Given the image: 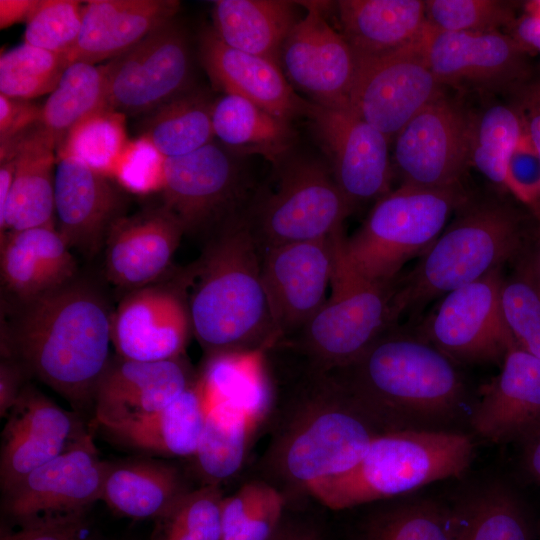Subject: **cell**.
Segmentation results:
<instances>
[{
  "label": "cell",
  "mask_w": 540,
  "mask_h": 540,
  "mask_svg": "<svg viewBox=\"0 0 540 540\" xmlns=\"http://www.w3.org/2000/svg\"><path fill=\"white\" fill-rule=\"evenodd\" d=\"M42 107L0 93V147H4L41 124Z\"/></svg>",
  "instance_id": "53"
},
{
  "label": "cell",
  "mask_w": 540,
  "mask_h": 540,
  "mask_svg": "<svg viewBox=\"0 0 540 540\" xmlns=\"http://www.w3.org/2000/svg\"><path fill=\"white\" fill-rule=\"evenodd\" d=\"M286 510L283 495L272 485L251 477L223 498L220 540H268Z\"/></svg>",
  "instance_id": "41"
},
{
  "label": "cell",
  "mask_w": 540,
  "mask_h": 540,
  "mask_svg": "<svg viewBox=\"0 0 540 540\" xmlns=\"http://www.w3.org/2000/svg\"><path fill=\"white\" fill-rule=\"evenodd\" d=\"M295 381L273 388L270 438L252 476L276 488L286 505L309 500L313 484L353 468L384 433L331 372L301 360Z\"/></svg>",
  "instance_id": "1"
},
{
  "label": "cell",
  "mask_w": 540,
  "mask_h": 540,
  "mask_svg": "<svg viewBox=\"0 0 540 540\" xmlns=\"http://www.w3.org/2000/svg\"><path fill=\"white\" fill-rule=\"evenodd\" d=\"M14 153L16 170L0 236L40 226H55L56 145L41 124L0 148V159Z\"/></svg>",
  "instance_id": "29"
},
{
  "label": "cell",
  "mask_w": 540,
  "mask_h": 540,
  "mask_svg": "<svg viewBox=\"0 0 540 540\" xmlns=\"http://www.w3.org/2000/svg\"><path fill=\"white\" fill-rule=\"evenodd\" d=\"M206 415L198 372L196 381L165 408L104 431L133 450L164 458L189 459L198 446Z\"/></svg>",
  "instance_id": "32"
},
{
  "label": "cell",
  "mask_w": 540,
  "mask_h": 540,
  "mask_svg": "<svg viewBox=\"0 0 540 540\" xmlns=\"http://www.w3.org/2000/svg\"><path fill=\"white\" fill-rule=\"evenodd\" d=\"M184 234L180 220L164 205L122 216L103 248L106 278L129 292L156 284L170 268Z\"/></svg>",
  "instance_id": "24"
},
{
  "label": "cell",
  "mask_w": 540,
  "mask_h": 540,
  "mask_svg": "<svg viewBox=\"0 0 540 540\" xmlns=\"http://www.w3.org/2000/svg\"><path fill=\"white\" fill-rule=\"evenodd\" d=\"M442 87L414 42L388 53L356 56L348 106L390 141L443 95Z\"/></svg>",
  "instance_id": "13"
},
{
  "label": "cell",
  "mask_w": 540,
  "mask_h": 540,
  "mask_svg": "<svg viewBox=\"0 0 540 540\" xmlns=\"http://www.w3.org/2000/svg\"><path fill=\"white\" fill-rule=\"evenodd\" d=\"M214 137L240 155H260L274 165L293 147L295 131L291 122L268 113L251 101L224 94L212 106Z\"/></svg>",
  "instance_id": "36"
},
{
  "label": "cell",
  "mask_w": 540,
  "mask_h": 540,
  "mask_svg": "<svg viewBox=\"0 0 540 540\" xmlns=\"http://www.w3.org/2000/svg\"><path fill=\"white\" fill-rule=\"evenodd\" d=\"M328 154L333 177L352 209L389 193V140L348 105L325 107L312 102L307 114Z\"/></svg>",
  "instance_id": "18"
},
{
  "label": "cell",
  "mask_w": 540,
  "mask_h": 540,
  "mask_svg": "<svg viewBox=\"0 0 540 540\" xmlns=\"http://www.w3.org/2000/svg\"><path fill=\"white\" fill-rule=\"evenodd\" d=\"M83 6L75 0H38L26 20L24 43L68 56L79 37Z\"/></svg>",
  "instance_id": "48"
},
{
  "label": "cell",
  "mask_w": 540,
  "mask_h": 540,
  "mask_svg": "<svg viewBox=\"0 0 540 540\" xmlns=\"http://www.w3.org/2000/svg\"><path fill=\"white\" fill-rule=\"evenodd\" d=\"M515 4L499 0H425L426 23L440 31L485 33L511 28Z\"/></svg>",
  "instance_id": "47"
},
{
  "label": "cell",
  "mask_w": 540,
  "mask_h": 540,
  "mask_svg": "<svg viewBox=\"0 0 540 540\" xmlns=\"http://www.w3.org/2000/svg\"><path fill=\"white\" fill-rule=\"evenodd\" d=\"M328 372L384 433L447 430L466 401V386L455 362L397 325L352 363Z\"/></svg>",
  "instance_id": "4"
},
{
  "label": "cell",
  "mask_w": 540,
  "mask_h": 540,
  "mask_svg": "<svg viewBox=\"0 0 540 540\" xmlns=\"http://www.w3.org/2000/svg\"><path fill=\"white\" fill-rule=\"evenodd\" d=\"M106 107L150 114L191 89L192 59L183 28L172 20L105 64Z\"/></svg>",
  "instance_id": "12"
},
{
  "label": "cell",
  "mask_w": 540,
  "mask_h": 540,
  "mask_svg": "<svg viewBox=\"0 0 540 540\" xmlns=\"http://www.w3.org/2000/svg\"><path fill=\"white\" fill-rule=\"evenodd\" d=\"M261 261L245 210L210 235L200 257L177 277L192 334L206 357L268 350L277 343Z\"/></svg>",
  "instance_id": "3"
},
{
  "label": "cell",
  "mask_w": 540,
  "mask_h": 540,
  "mask_svg": "<svg viewBox=\"0 0 540 540\" xmlns=\"http://www.w3.org/2000/svg\"><path fill=\"white\" fill-rule=\"evenodd\" d=\"M451 510L457 540H532L519 501L502 484L475 490Z\"/></svg>",
  "instance_id": "39"
},
{
  "label": "cell",
  "mask_w": 540,
  "mask_h": 540,
  "mask_svg": "<svg viewBox=\"0 0 540 540\" xmlns=\"http://www.w3.org/2000/svg\"><path fill=\"white\" fill-rule=\"evenodd\" d=\"M298 2L218 0L213 30L228 46L280 64L283 44L298 22Z\"/></svg>",
  "instance_id": "33"
},
{
  "label": "cell",
  "mask_w": 540,
  "mask_h": 540,
  "mask_svg": "<svg viewBox=\"0 0 540 540\" xmlns=\"http://www.w3.org/2000/svg\"><path fill=\"white\" fill-rule=\"evenodd\" d=\"M336 8L341 34L356 56L406 47L426 26L422 0H341Z\"/></svg>",
  "instance_id": "31"
},
{
  "label": "cell",
  "mask_w": 540,
  "mask_h": 540,
  "mask_svg": "<svg viewBox=\"0 0 540 540\" xmlns=\"http://www.w3.org/2000/svg\"><path fill=\"white\" fill-rule=\"evenodd\" d=\"M105 65L70 64L42 106L41 125L56 148L81 120L106 107Z\"/></svg>",
  "instance_id": "40"
},
{
  "label": "cell",
  "mask_w": 540,
  "mask_h": 540,
  "mask_svg": "<svg viewBox=\"0 0 540 540\" xmlns=\"http://www.w3.org/2000/svg\"><path fill=\"white\" fill-rule=\"evenodd\" d=\"M415 44L442 86L515 92L533 79L532 53L500 31L448 32L426 23Z\"/></svg>",
  "instance_id": "14"
},
{
  "label": "cell",
  "mask_w": 540,
  "mask_h": 540,
  "mask_svg": "<svg viewBox=\"0 0 540 540\" xmlns=\"http://www.w3.org/2000/svg\"><path fill=\"white\" fill-rule=\"evenodd\" d=\"M500 305L516 346L540 359V280L534 255L521 256L504 277Z\"/></svg>",
  "instance_id": "44"
},
{
  "label": "cell",
  "mask_w": 540,
  "mask_h": 540,
  "mask_svg": "<svg viewBox=\"0 0 540 540\" xmlns=\"http://www.w3.org/2000/svg\"><path fill=\"white\" fill-rule=\"evenodd\" d=\"M469 197L460 185L423 188L402 184L376 201L363 224L337 244V266L368 281L399 277L442 233L451 214Z\"/></svg>",
  "instance_id": "7"
},
{
  "label": "cell",
  "mask_w": 540,
  "mask_h": 540,
  "mask_svg": "<svg viewBox=\"0 0 540 540\" xmlns=\"http://www.w3.org/2000/svg\"><path fill=\"white\" fill-rule=\"evenodd\" d=\"M240 155L215 141L179 157L166 158L163 205L185 234L207 238L249 203V180Z\"/></svg>",
  "instance_id": "10"
},
{
  "label": "cell",
  "mask_w": 540,
  "mask_h": 540,
  "mask_svg": "<svg viewBox=\"0 0 540 540\" xmlns=\"http://www.w3.org/2000/svg\"><path fill=\"white\" fill-rule=\"evenodd\" d=\"M398 279L368 281L336 264L324 305L295 336L279 343L319 371L328 372L352 363L384 332L397 325Z\"/></svg>",
  "instance_id": "8"
},
{
  "label": "cell",
  "mask_w": 540,
  "mask_h": 540,
  "mask_svg": "<svg viewBox=\"0 0 540 540\" xmlns=\"http://www.w3.org/2000/svg\"><path fill=\"white\" fill-rule=\"evenodd\" d=\"M524 465L533 479L540 483V428L524 439Z\"/></svg>",
  "instance_id": "58"
},
{
  "label": "cell",
  "mask_w": 540,
  "mask_h": 540,
  "mask_svg": "<svg viewBox=\"0 0 540 540\" xmlns=\"http://www.w3.org/2000/svg\"><path fill=\"white\" fill-rule=\"evenodd\" d=\"M261 425L229 403L211 408L198 446L189 458L200 486H220L243 470L253 439Z\"/></svg>",
  "instance_id": "35"
},
{
  "label": "cell",
  "mask_w": 540,
  "mask_h": 540,
  "mask_svg": "<svg viewBox=\"0 0 540 540\" xmlns=\"http://www.w3.org/2000/svg\"><path fill=\"white\" fill-rule=\"evenodd\" d=\"M313 498L286 505L283 519L268 540H331L325 520L314 510Z\"/></svg>",
  "instance_id": "52"
},
{
  "label": "cell",
  "mask_w": 540,
  "mask_h": 540,
  "mask_svg": "<svg viewBox=\"0 0 540 540\" xmlns=\"http://www.w3.org/2000/svg\"><path fill=\"white\" fill-rule=\"evenodd\" d=\"M369 505L345 540H457L451 508L437 502L395 498Z\"/></svg>",
  "instance_id": "37"
},
{
  "label": "cell",
  "mask_w": 540,
  "mask_h": 540,
  "mask_svg": "<svg viewBox=\"0 0 540 540\" xmlns=\"http://www.w3.org/2000/svg\"><path fill=\"white\" fill-rule=\"evenodd\" d=\"M342 234L262 250V279L277 343L295 336L326 302Z\"/></svg>",
  "instance_id": "15"
},
{
  "label": "cell",
  "mask_w": 540,
  "mask_h": 540,
  "mask_svg": "<svg viewBox=\"0 0 540 540\" xmlns=\"http://www.w3.org/2000/svg\"><path fill=\"white\" fill-rule=\"evenodd\" d=\"M505 189L540 218V159L525 129L509 158Z\"/></svg>",
  "instance_id": "50"
},
{
  "label": "cell",
  "mask_w": 540,
  "mask_h": 540,
  "mask_svg": "<svg viewBox=\"0 0 540 540\" xmlns=\"http://www.w3.org/2000/svg\"><path fill=\"white\" fill-rule=\"evenodd\" d=\"M13 309L1 329L2 358L19 361L77 411L93 406L112 343V312L100 292L74 278Z\"/></svg>",
  "instance_id": "2"
},
{
  "label": "cell",
  "mask_w": 540,
  "mask_h": 540,
  "mask_svg": "<svg viewBox=\"0 0 540 540\" xmlns=\"http://www.w3.org/2000/svg\"><path fill=\"white\" fill-rule=\"evenodd\" d=\"M38 0H0V28L28 19Z\"/></svg>",
  "instance_id": "57"
},
{
  "label": "cell",
  "mask_w": 540,
  "mask_h": 540,
  "mask_svg": "<svg viewBox=\"0 0 540 540\" xmlns=\"http://www.w3.org/2000/svg\"><path fill=\"white\" fill-rule=\"evenodd\" d=\"M459 215L399 277L395 304L400 318L420 313L432 300L470 284L524 253L522 217L508 204L466 203Z\"/></svg>",
  "instance_id": "6"
},
{
  "label": "cell",
  "mask_w": 540,
  "mask_h": 540,
  "mask_svg": "<svg viewBox=\"0 0 540 540\" xmlns=\"http://www.w3.org/2000/svg\"><path fill=\"white\" fill-rule=\"evenodd\" d=\"M305 13L285 40L281 68L291 85L310 102L325 107L348 105L356 70V56L343 37L326 20L327 2L302 1Z\"/></svg>",
  "instance_id": "19"
},
{
  "label": "cell",
  "mask_w": 540,
  "mask_h": 540,
  "mask_svg": "<svg viewBox=\"0 0 540 540\" xmlns=\"http://www.w3.org/2000/svg\"><path fill=\"white\" fill-rule=\"evenodd\" d=\"M266 351L206 357L199 379L206 412L229 403L266 424L273 405V386L266 367Z\"/></svg>",
  "instance_id": "34"
},
{
  "label": "cell",
  "mask_w": 540,
  "mask_h": 540,
  "mask_svg": "<svg viewBox=\"0 0 540 540\" xmlns=\"http://www.w3.org/2000/svg\"><path fill=\"white\" fill-rule=\"evenodd\" d=\"M199 57L213 84L225 94L247 99L288 122L307 117L312 102L294 92L279 64L228 46L212 27L200 34Z\"/></svg>",
  "instance_id": "26"
},
{
  "label": "cell",
  "mask_w": 540,
  "mask_h": 540,
  "mask_svg": "<svg viewBox=\"0 0 540 540\" xmlns=\"http://www.w3.org/2000/svg\"><path fill=\"white\" fill-rule=\"evenodd\" d=\"M125 115L103 108L76 124L56 148V157L71 156L110 178L129 138Z\"/></svg>",
  "instance_id": "43"
},
{
  "label": "cell",
  "mask_w": 540,
  "mask_h": 540,
  "mask_svg": "<svg viewBox=\"0 0 540 540\" xmlns=\"http://www.w3.org/2000/svg\"><path fill=\"white\" fill-rule=\"evenodd\" d=\"M193 489L180 466L162 459L134 458L108 462L101 500L117 515L154 521Z\"/></svg>",
  "instance_id": "30"
},
{
  "label": "cell",
  "mask_w": 540,
  "mask_h": 540,
  "mask_svg": "<svg viewBox=\"0 0 540 540\" xmlns=\"http://www.w3.org/2000/svg\"><path fill=\"white\" fill-rule=\"evenodd\" d=\"M275 166V188L260 191L246 210L261 251L342 231L352 207L327 164L288 154Z\"/></svg>",
  "instance_id": "9"
},
{
  "label": "cell",
  "mask_w": 540,
  "mask_h": 540,
  "mask_svg": "<svg viewBox=\"0 0 540 540\" xmlns=\"http://www.w3.org/2000/svg\"><path fill=\"white\" fill-rule=\"evenodd\" d=\"M474 445L450 430L383 433L350 470L313 484L310 496L330 511H345L399 498L435 481L459 477L469 468Z\"/></svg>",
  "instance_id": "5"
},
{
  "label": "cell",
  "mask_w": 540,
  "mask_h": 540,
  "mask_svg": "<svg viewBox=\"0 0 540 540\" xmlns=\"http://www.w3.org/2000/svg\"><path fill=\"white\" fill-rule=\"evenodd\" d=\"M220 486H199L154 520L150 540H220Z\"/></svg>",
  "instance_id": "46"
},
{
  "label": "cell",
  "mask_w": 540,
  "mask_h": 540,
  "mask_svg": "<svg viewBox=\"0 0 540 540\" xmlns=\"http://www.w3.org/2000/svg\"><path fill=\"white\" fill-rule=\"evenodd\" d=\"M6 417L0 452L2 492L90 434L79 413L61 408L30 384Z\"/></svg>",
  "instance_id": "20"
},
{
  "label": "cell",
  "mask_w": 540,
  "mask_h": 540,
  "mask_svg": "<svg viewBox=\"0 0 540 540\" xmlns=\"http://www.w3.org/2000/svg\"><path fill=\"white\" fill-rule=\"evenodd\" d=\"M126 202L111 178L71 156L56 157L57 230L72 250L93 258L103 250Z\"/></svg>",
  "instance_id": "23"
},
{
  "label": "cell",
  "mask_w": 540,
  "mask_h": 540,
  "mask_svg": "<svg viewBox=\"0 0 540 540\" xmlns=\"http://www.w3.org/2000/svg\"><path fill=\"white\" fill-rule=\"evenodd\" d=\"M18 529H1L0 540H94L87 512L36 519Z\"/></svg>",
  "instance_id": "51"
},
{
  "label": "cell",
  "mask_w": 540,
  "mask_h": 540,
  "mask_svg": "<svg viewBox=\"0 0 540 540\" xmlns=\"http://www.w3.org/2000/svg\"><path fill=\"white\" fill-rule=\"evenodd\" d=\"M514 93V105L540 159V77L533 78Z\"/></svg>",
  "instance_id": "54"
},
{
  "label": "cell",
  "mask_w": 540,
  "mask_h": 540,
  "mask_svg": "<svg viewBox=\"0 0 540 540\" xmlns=\"http://www.w3.org/2000/svg\"><path fill=\"white\" fill-rule=\"evenodd\" d=\"M29 377L22 364L13 358H2L0 363V416L6 417L14 406Z\"/></svg>",
  "instance_id": "55"
},
{
  "label": "cell",
  "mask_w": 540,
  "mask_h": 540,
  "mask_svg": "<svg viewBox=\"0 0 540 540\" xmlns=\"http://www.w3.org/2000/svg\"><path fill=\"white\" fill-rule=\"evenodd\" d=\"M534 262H535L536 271L540 280V218H539V226H538L537 249L534 254Z\"/></svg>",
  "instance_id": "59"
},
{
  "label": "cell",
  "mask_w": 540,
  "mask_h": 540,
  "mask_svg": "<svg viewBox=\"0 0 540 540\" xmlns=\"http://www.w3.org/2000/svg\"><path fill=\"white\" fill-rule=\"evenodd\" d=\"M0 273L13 301L31 300L76 278L77 265L56 226L0 236Z\"/></svg>",
  "instance_id": "28"
},
{
  "label": "cell",
  "mask_w": 540,
  "mask_h": 540,
  "mask_svg": "<svg viewBox=\"0 0 540 540\" xmlns=\"http://www.w3.org/2000/svg\"><path fill=\"white\" fill-rule=\"evenodd\" d=\"M190 334L186 300L175 284L130 291L112 312L111 340L122 358L155 362L181 357Z\"/></svg>",
  "instance_id": "21"
},
{
  "label": "cell",
  "mask_w": 540,
  "mask_h": 540,
  "mask_svg": "<svg viewBox=\"0 0 540 540\" xmlns=\"http://www.w3.org/2000/svg\"><path fill=\"white\" fill-rule=\"evenodd\" d=\"M68 67L67 56L23 43L0 57V93L30 100L51 93Z\"/></svg>",
  "instance_id": "45"
},
{
  "label": "cell",
  "mask_w": 540,
  "mask_h": 540,
  "mask_svg": "<svg viewBox=\"0 0 540 540\" xmlns=\"http://www.w3.org/2000/svg\"><path fill=\"white\" fill-rule=\"evenodd\" d=\"M108 462L91 434L2 492L1 511L16 525L87 510L101 500Z\"/></svg>",
  "instance_id": "17"
},
{
  "label": "cell",
  "mask_w": 540,
  "mask_h": 540,
  "mask_svg": "<svg viewBox=\"0 0 540 540\" xmlns=\"http://www.w3.org/2000/svg\"><path fill=\"white\" fill-rule=\"evenodd\" d=\"M523 132V121L514 104L486 108L473 119L469 164L505 189L507 164Z\"/></svg>",
  "instance_id": "42"
},
{
  "label": "cell",
  "mask_w": 540,
  "mask_h": 540,
  "mask_svg": "<svg viewBox=\"0 0 540 540\" xmlns=\"http://www.w3.org/2000/svg\"><path fill=\"white\" fill-rule=\"evenodd\" d=\"M502 269L444 295L414 332L455 363H502L516 345L501 311Z\"/></svg>",
  "instance_id": "11"
},
{
  "label": "cell",
  "mask_w": 540,
  "mask_h": 540,
  "mask_svg": "<svg viewBox=\"0 0 540 540\" xmlns=\"http://www.w3.org/2000/svg\"><path fill=\"white\" fill-rule=\"evenodd\" d=\"M474 116L444 94L395 137L394 163L402 184L423 188L460 185L469 164Z\"/></svg>",
  "instance_id": "16"
},
{
  "label": "cell",
  "mask_w": 540,
  "mask_h": 540,
  "mask_svg": "<svg viewBox=\"0 0 540 540\" xmlns=\"http://www.w3.org/2000/svg\"><path fill=\"white\" fill-rule=\"evenodd\" d=\"M213 101L198 89H189L149 114L140 137L162 156L192 153L214 141Z\"/></svg>",
  "instance_id": "38"
},
{
  "label": "cell",
  "mask_w": 540,
  "mask_h": 540,
  "mask_svg": "<svg viewBox=\"0 0 540 540\" xmlns=\"http://www.w3.org/2000/svg\"><path fill=\"white\" fill-rule=\"evenodd\" d=\"M176 0H92L83 6L79 37L67 56L75 62L96 64L112 60L156 29L174 20Z\"/></svg>",
  "instance_id": "27"
},
{
  "label": "cell",
  "mask_w": 540,
  "mask_h": 540,
  "mask_svg": "<svg viewBox=\"0 0 540 540\" xmlns=\"http://www.w3.org/2000/svg\"><path fill=\"white\" fill-rule=\"evenodd\" d=\"M197 377L184 355L155 362L110 358L96 387L94 421L105 430L148 417L174 401Z\"/></svg>",
  "instance_id": "22"
},
{
  "label": "cell",
  "mask_w": 540,
  "mask_h": 540,
  "mask_svg": "<svg viewBox=\"0 0 540 540\" xmlns=\"http://www.w3.org/2000/svg\"><path fill=\"white\" fill-rule=\"evenodd\" d=\"M513 36L531 53L540 52V17L524 11L511 27Z\"/></svg>",
  "instance_id": "56"
},
{
  "label": "cell",
  "mask_w": 540,
  "mask_h": 540,
  "mask_svg": "<svg viewBox=\"0 0 540 540\" xmlns=\"http://www.w3.org/2000/svg\"><path fill=\"white\" fill-rule=\"evenodd\" d=\"M166 158L146 139L129 140L110 178L136 194L162 192Z\"/></svg>",
  "instance_id": "49"
},
{
  "label": "cell",
  "mask_w": 540,
  "mask_h": 540,
  "mask_svg": "<svg viewBox=\"0 0 540 540\" xmlns=\"http://www.w3.org/2000/svg\"><path fill=\"white\" fill-rule=\"evenodd\" d=\"M501 364L470 413L475 433L492 443L524 440L540 428V359L515 345Z\"/></svg>",
  "instance_id": "25"
}]
</instances>
